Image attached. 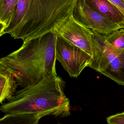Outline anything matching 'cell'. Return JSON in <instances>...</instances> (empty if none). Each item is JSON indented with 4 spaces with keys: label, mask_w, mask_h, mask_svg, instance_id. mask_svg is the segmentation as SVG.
Masks as SVG:
<instances>
[{
    "label": "cell",
    "mask_w": 124,
    "mask_h": 124,
    "mask_svg": "<svg viewBox=\"0 0 124 124\" xmlns=\"http://www.w3.org/2000/svg\"><path fill=\"white\" fill-rule=\"evenodd\" d=\"M57 37L56 32H50L23 43L19 49L1 58L0 67L11 72L23 88L35 85L46 76H57Z\"/></svg>",
    "instance_id": "6da1fadb"
},
{
    "label": "cell",
    "mask_w": 124,
    "mask_h": 124,
    "mask_svg": "<svg viewBox=\"0 0 124 124\" xmlns=\"http://www.w3.org/2000/svg\"><path fill=\"white\" fill-rule=\"evenodd\" d=\"M65 85L59 76H46L38 83L16 92L0 109L5 114L68 116L71 115L70 101L64 93Z\"/></svg>",
    "instance_id": "7a4b0ae2"
},
{
    "label": "cell",
    "mask_w": 124,
    "mask_h": 124,
    "mask_svg": "<svg viewBox=\"0 0 124 124\" xmlns=\"http://www.w3.org/2000/svg\"><path fill=\"white\" fill-rule=\"evenodd\" d=\"M77 0H26L21 22L10 32L23 43L56 31L72 15Z\"/></svg>",
    "instance_id": "3957f363"
},
{
    "label": "cell",
    "mask_w": 124,
    "mask_h": 124,
    "mask_svg": "<svg viewBox=\"0 0 124 124\" xmlns=\"http://www.w3.org/2000/svg\"><path fill=\"white\" fill-rule=\"evenodd\" d=\"M91 30L95 55L90 67L124 86V49L111 46L102 35Z\"/></svg>",
    "instance_id": "277c9868"
},
{
    "label": "cell",
    "mask_w": 124,
    "mask_h": 124,
    "mask_svg": "<svg viewBox=\"0 0 124 124\" xmlns=\"http://www.w3.org/2000/svg\"><path fill=\"white\" fill-rule=\"evenodd\" d=\"M56 57L72 78H77L86 67H90L93 58L82 49L63 38L57 36Z\"/></svg>",
    "instance_id": "5b68a950"
},
{
    "label": "cell",
    "mask_w": 124,
    "mask_h": 124,
    "mask_svg": "<svg viewBox=\"0 0 124 124\" xmlns=\"http://www.w3.org/2000/svg\"><path fill=\"white\" fill-rule=\"evenodd\" d=\"M72 16L78 23L101 34H108L123 29L119 24L110 21L94 10L85 0H77Z\"/></svg>",
    "instance_id": "8992f818"
},
{
    "label": "cell",
    "mask_w": 124,
    "mask_h": 124,
    "mask_svg": "<svg viewBox=\"0 0 124 124\" xmlns=\"http://www.w3.org/2000/svg\"><path fill=\"white\" fill-rule=\"evenodd\" d=\"M56 33L57 36L74 44L94 59L95 48L92 39V30L75 21L72 16L67 19Z\"/></svg>",
    "instance_id": "52a82bcc"
},
{
    "label": "cell",
    "mask_w": 124,
    "mask_h": 124,
    "mask_svg": "<svg viewBox=\"0 0 124 124\" xmlns=\"http://www.w3.org/2000/svg\"><path fill=\"white\" fill-rule=\"evenodd\" d=\"M94 10L112 22L119 24L124 29V17L108 0H85Z\"/></svg>",
    "instance_id": "ba28073f"
},
{
    "label": "cell",
    "mask_w": 124,
    "mask_h": 124,
    "mask_svg": "<svg viewBox=\"0 0 124 124\" xmlns=\"http://www.w3.org/2000/svg\"><path fill=\"white\" fill-rule=\"evenodd\" d=\"M14 75L8 70L0 67V103L9 101L16 93L17 84Z\"/></svg>",
    "instance_id": "9c48e42d"
},
{
    "label": "cell",
    "mask_w": 124,
    "mask_h": 124,
    "mask_svg": "<svg viewBox=\"0 0 124 124\" xmlns=\"http://www.w3.org/2000/svg\"><path fill=\"white\" fill-rule=\"evenodd\" d=\"M19 0H0V36L8 28L13 18Z\"/></svg>",
    "instance_id": "30bf717a"
},
{
    "label": "cell",
    "mask_w": 124,
    "mask_h": 124,
    "mask_svg": "<svg viewBox=\"0 0 124 124\" xmlns=\"http://www.w3.org/2000/svg\"><path fill=\"white\" fill-rule=\"evenodd\" d=\"M41 115L5 114L0 119V124H38Z\"/></svg>",
    "instance_id": "8fae6325"
},
{
    "label": "cell",
    "mask_w": 124,
    "mask_h": 124,
    "mask_svg": "<svg viewBox=\"0 0 124 124\" xmlns=\"http://www.w3.org/2000/svg\"><path fill=\"white\" fill-rule=\"evenodd\" d=\"M102 35L105 41L111 46L118 49H124V29H120L108 34Z\"/></svg>",
    "instance_id": "7c38bea8"
},
{
    "label": "cell",
    "mask_w": 124,
    "mask_h": 124,
    "mask_svg": "<svg viewBox=\"0 0 124 124\" xmlns=\"http://www.w3.org/2000/svg\"><path fill=\"white\" fill-rule=\"evenodd\" d=\"M106 121L108 124H124V112L108 117Z\"/></svg>",
    "instance_id": "4fadbf2b"
},
{
    "label": "cell",
    "mask_w": 124,
    "mask_h": 124,
    "mask_svg": "<svg viewBox=\"0 0 124 124\" xmlns=\"http://www.w3.org/2000/svg\"><path fill=\"white\" fill-rule=\"evenodd\" d=\"M124 17V0H108Z\"/></svg>",
    "instance_id": "5bb4252c"
},
{
    "label": "cell",
    "mask_w": 124,
    "mask_h": 124,
    "mask_svg": "<svg viewBox=\"0 0 124 124\" xmlns=\"http://www.w3.org/2000/svg\"></svg>",
    "instance_id": "9a60e30c"
}]
</instances>
